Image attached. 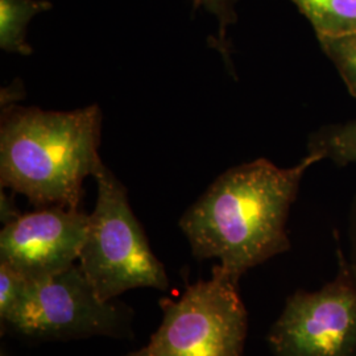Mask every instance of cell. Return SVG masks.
<instances>
[{
	"label": "cell",
	"mask_w": 356,
	"mask_h": 356,
	"mask_svg": "<svg viewBox=\"0 0 356 356\" xmlns=\"http://www.w3.org/2000/svg\"><path fill=\"white\" fill-rule=\"evenodd\" d=\"M238 282L218 266L211 279L161 300L163 322L145 347L126 356H242L248 316Z\"/></svg>",
	"instance_id": "277c9868"
},
{
	"label": "cell",
	"mask_w": 356,
	"mask_h": 356,
	"mask_svg": "<svg viewBox=\"0 0 356 356\" xmlns=\"http://www.w3.org/2000/svg\"><path fill=\"white\" fill-rule=\"evenodd\" d=\"M236 1L238 0H193V6L195 10L204 7L207 13L216 16L219 26V33L216 42V49L223 54V57H227V60L229 56L227 31L236 22Z\"/></svg>",
	"instance_id": "7c38bea8"
},
{
	"label": "cell",
	"mask_w": 356,
	"mask_h": 356,
	"mask_svg": "<svg viewBox=\"0 0 356 356\" xmlns=\"http://www.w3.org/2000/svg\"><path fill=\"white\" fill-rule=\"evenodd\" d=\"M102 111L6 108L0 127V184L36 206L79 209L88 176L103 165L98 154Z\"/></svg>",
	"instance_id": "7a4b0ae2"
},
{
	"label": "cell",
	"mask_w": 356,
	"mask_h": 356,
	"mask_svg": "<svg viewBox=\"0 0 356 356\" xmlns=\"http://www.w3.org/2000/svg\"><path fill=\"white\" fill-rule=\"evenodd\" d=\"M323 159L307 153L292 168L257 159L220 175L191 206L179 227L200 259L234 280L291 248L286 220L309 168Z\"/></svg>",
	"instance_id": "6da1fadb"
},
{
	"label": "cell",
	"mask_w": 356,
	"mask_h": 356,
	"mask_svg": "<svg viewBox=\"0 0 356 356\" xmlns=\"http://www.w3.org/2000/svg\"><path fill=\"white\" fill-rule=\"evenodd\" d=\"M26 280L13 269L0 263V317L7 322L24 291Z\"/></svg>",
	"instance_id": "4fadbf2b"
},
{
	"label": "cell",
	"mask_w": 356,
	"mask_h": 356,
	"mask_svg": "<svg viewBox=\"0 0 356 356\" xmlns=\"http://www.w3.org/2000/svg\"><path fill=\"white\" fill-rule=\"evenodd\" d=\"M319 45L356 98V35L319 40Z\"/></svg>",
	"instance_id": "8fae6325"
},
{
	"label": "cell",
	"mask_w": 356,
	"mask_h": 356,
	"mask_svg": "<svg viewBox=\"0 0 356 356\" xmlns=\"http://www.w3.org/2000/svg\"><path fill=\"white\" fill-rule=\"evenodd\" d=\"M319 40L356 35V0H291Z\"/></svg>",
	"instance_id": "ba28073f"
},
{
	"label": "cell",
	"mask_w": 356,
	"mask_h": 356,
	"mask_svg": "<svg viewBox=\"0 0 356 356\" xmlns=\"http://www.w3.org/2000/svg\"><path fill=\"white\" fill-rule=\"evenodd\" d=\"M94 177L98 197L78 259L83 275L103 301L136 288L166 291L165 268L153 254L126 188L104 165Z\"/></svg>",
	"instance_id": "3957f363"
},
{
	"label": "cell",
	"mask_w": 356,
	"mask_h": 356,
	"mask_svg": "<svg viewBox=\"0 0 356 356\" xmlns=\"http://www.w3.org/2000/svg\"><path fill=\"white\" fill-rule=\"evenodd\" d=\"M307 148L339 165L356 164V119L319 129L312 135Z\"/></svg>",
	"instance_id": "30bf717a"
},
{
	"label": "cell",
	"mask_w": 356,
	"mask_h": 356,
	"mask_svg": "<svg viewBox=\"0 0 356 356\" xmlns=\"http://www.w3.org/2000/svg\"><path fill=\"white\" fill-rule=\"evenodd\" d=\"M334 280L292 294L268 334L273 356H356V267L338 248Z\"/></svg>",
	"instance_id": "5b68a950"
},
{
	"label": "cell",
	"mask_w": 356,
	"mask_h": 356,
	"mask_svg": "<svg viewBox=\"0 0 356 356\" xmlns=\"http://www.w3.org/2000/svg\"><path fill=\"white\" fill-rule=\"evenodd\" d=\"M7 322L15 330L40 338L123 337L127 314L114 301L101 300L74 264L48 279L26 281Z\"/></svg>",
	"instance_id": "8992f818"
},
{
	"label": "cell",
	"mask_w": 356,
	"mask_h": 356,
	"mask_svg": "<svg viewBox=\"0 0 356 356\" xmlns=\"http://www.w3.org/2000/svg\"><path fill=\"white\" fill-rule=\"evenodd\" d=\"M51 8L47 0H0V48L31 56L33 49L26 42V26L33 16Z\"/></svg>",
	"instance_id": "9c48e42d"
},
{
	"label": "cell",
	"mask_w": 356,
	"mask_h": 356,
	"mask_svg": "<svg viewBox=\"0 0 356 356\" xmlns=\"http://www.w3.org/2000/svg\"><path fill=\"white\" fill-rule=\"evenodd\" d=\"M88 226L89 216L61 206L16 216L0 232V263L26 281L58 275L79 259Z\"/></svg>",
	"instance_id": "52a82bcc"
}]
</instances>
